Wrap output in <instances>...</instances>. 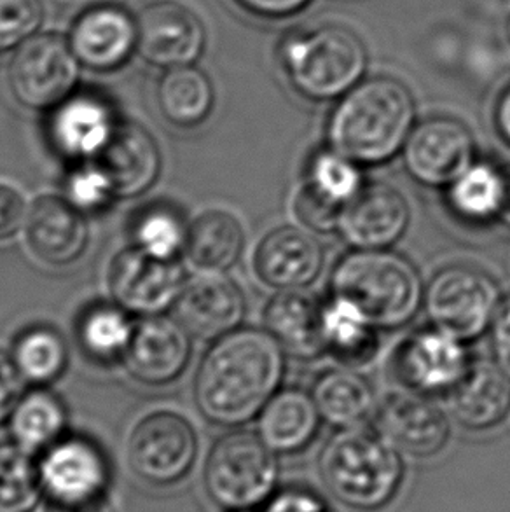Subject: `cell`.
<instances>
[{
    "label": "cell",
    "instance_id": "6da1fadb",
    "mask_svg": "<svg viewBox=\"0 0 510 512\" xmlns=\"http://www.w3.org/2000/svg\"><path fill=\"white\" fill-rule=\"evenodd\" d=\"M287 353L257 327H240L217 340L194 378V401L207 420L238 427L259 418L282 387Z\"/></svg>",
    "mask_w": 510,
    "mask_h": 512
},
{
    "label": "cell",
    "instance_id": "7a4b0ae2",
    "mask_svg": "<svg viewBox=\"0 0 510 512\" xmlns=\"http://www.w3.org/2000/svg\"><path fill=\"white\" fill-rule=\"evenodd\" d=\"M414 126L416 102L406 84L371 76L334 102L325 137L327 146L360 167H378L402 153Z\"/></svg>",
    "mask_w": 510,
    "mask_h": 512
},
{
    "label": "cell",
    "instance_id": "3957f363",
    "mask_svg": "<svg viewBox=\"0 0 510 512\" xmlns=\"http://www.w3.org/2000/svg\"><path fill=\"white\" fill-rule=\"evenodd\" d=\"M276 56L292 90L315 104L338 102L369 69L366 42L339 23L290 30L278 42Z\"/></svg>",
    "mask_w": 510,
    "mask_h": 512
},
{
    "label": "cell",
    "instance_id": "277c9868",
    "mask_svg": "<svg viewBox=\"0 0 510 512\" xmlns=\"http://www.w3.org/2000/svg\"><path fill=\"white\" fill-rule=\"evenodd\" d=\"M331 296L357 306L378 331H397L420 312L425 284L395 250H352L332 268Z\"/></svg>",
    "mask_w": 510,
    "mask_h": 512
},
{
    "label": "cell",
    "instance_id": "5b68a950",
    "mask_svg": "<svg viewBox=\"0 0 510 512\" xmlns=\"http://www.w3.org/2000/svg\"><path fill=\"white\" fill-rule=\"evenodd\" d=\"M318 469L332 497L357 511L388 506L404 478L400 451L366 425L338 430L325 443Z\"/></svg>",
    "mask_w": 510,
    "mask_h": 512
},
{
    "label": "cell",
    "instance_id": "8992f818",
    "mask_svg": "<svg viewBox=\"0 0 510 512\" xmlns=\"http://www.w3.org/2000/svg\"><path fill=\"white\" fill-rule=\"evenodd\" d=\"M278 476L275 451L250 430H235L217 439L205 464L208 497L229 512L266 506L276 493Z\"/></svg>",
    "mask_w": 510,
    "mask_h": 512
},
{
    "label": "cell",
    "instance_id": "52a82bcc",
    "mask_svg": "<svg viewBox=\"0 0 510 512\" xmlns=\"http://www.w3.org/2000/svg\"><path fill=\"white\" fill-rule=\"evenodd\" d=\"M502 301L490 273L469 264H451L425 285L423 308L432 326L470 343L490 331Z\"/></svg>",
    "mask_w": 510,
    "mask_h": 512
},
{
    "label": "cell",
    "instance_id": "ba28073f",
    "mask_svg": "<svg viewBox=\"0 0 510 512\" xmlns=\"http://www.w3.org/2000/svg\"><path fill=\"white\" fill-rule=\"evenodd\" d=\"M79 67L67 37L39 32L16 48L9 63V86L25 107L55 109L74 95Z\"/></svg>",
    "mask_w": 510,
    "mask_h": 512
},
{
    "label": "cell",
    "instance_id": "9c48e42d",
    "mask_svg": "<svg viewBox=\"0 0 510 512\" xmlns=\"http://www.w3.org/2000/svg\"><path fill=\"white\" fill-rule=\"evenodd\" d=\"M198 457L193 425L173 411L145 416L131 432L128 464L145 483L170 486L186 478Z\"/></svg>",
    "mask_w": 510,
    "mask_h": 512
},
{
    "label": "cell",
    "instance_id": "30bf717a",
    "mask_svg": "<svg viewBox=\"0 0 510 512\" xmlns=\"http://www.w3.org/2000/svg\"><path fill=\"white\" fill-rule=\"evenodd\" d=\"M400 156L414 182L430 189H448L474 165L476 140L460 119L432 116L416 123Z\"/></svg>",
    "mask_w": 510,
    "mask_h": 512
},
{
    "label": "cell",
    "instance_id": "8fae6325",
    "mask_svg": "<svg viewBox=\"0 0 510 512\" xmlns=\"http://www.w3.org/2000/svg\"><path fill=\"white\" fill-rule=\"evenodd\" d=\"M469 343L439 327L409 334L393 359L395 373L411 392L435 397L451 395L472 366Z\"/></svg>",
    "mask_w": 510,
    "mask_h": 512
},
{
    "label": "cell",
    "instance_id": "7c38bea8",
    "mask_svg": "<svg viewBox=\"0 0 510 512\" xmlns=\"http://www.w3.org/2000/svg\"><path fill=\"white\" fill-rule=\"evenodd\" d=\"M360 165L327 146L313 154L294 201L297 219L317 233L338 231L343 208L362 191Z\"/></svg>",
    "mask_w": 510,
    "mask_h": 512
},
{
    "label": "cell",
    "instance_id": "4fadbf2b",
    "mask_svg": "<svg viewBox=\"0 0 510 512\" xmlns=\"http://www.w3.org/2000/svg\"><path fill=\"white\" fill-rule=\"evenodd\" d=\"M138 55L145 62L175 69L194 65L207 46V30L200 16L173 0H159L137 14Z\"/></svg>",
    "mask_w": 510,
    "mask_h": 512
},
{
    "label": "cell",
    "instance_id": "5bb4252c",
    "mask_svg": "<svg viewBox=\"0 0 510 512\" xmlns=\"http://www.w3.org/2000/svg\"><path fill=\"white\" fill-rule=\"evenodd\" d=\"M109 285L123 310L151 317L175 305L184 275L175 259H159L130 247L112 261Z\"/></svg>",
    "mask_w": 510,
    "mask_h": 512
},
{
    "label": "cell",
    "instance_id": "9a60e30c",
    "mask_svg": "<svg viewBox=\"0 0 510 512\" xmlns=\"http://www.w3.org/2000/svg\"><path fill=\"white\" fill-rule=\"evenodd\" d=\"M411 224L404 194L383 182L362 187L341 212L338 233L353 250L392 249Z\"/></svg>",
    "mask_w": 510,
    "mask_h": 512
},
{
    "label": "cell",
    "instance_id": "2e32d148",
    "mask_svg": "<svg viewBox=\"0 0 510 512\" xmlns=\"http://www.w3.org/2000/svg\"><path fill=\"white\" fill-rule=\"evenodd\" d=\"M247 313L242 289L224 273L189 280L175 301V319L189 336L217 341L240 329Z\"/></svg>",
    "mask_w": 510,
    "mask_h": 512
},
{
    "label": "cell",
    "instance_id": "e0dca14e",
    "mask_svg": "<svg viewBox=\"0 0 510 512\" xmlns=\"http://www.w3.org/2000/svg\"><path fill=\"white\" fill-rule=\"evenodd\" d=\"M376 423L400 453L416 458L435 457L451 437L448 415L432 397L411 390L388 395L378 406Z\"/></svg>",
    "mask_w": 510,
    "mask_h": 512
},
{
    "label": "cell",
    "instance_id": "ac0fdd59",
    "mask_svg": "<svg viewBox=\"0 0 510 512\" xmlns=\"http://www.w3.org/2000/svg\"><path fill=\"white\" fill-rule=\"evenodd\" d=\"M67 39L83 67L112 72L125 67L137 51V16L114 4L88 7L72 23Z\"/></svg>",
    "mask_w": 510,
    "mask_h": 512
},
{
    "label": "cell",
    "instance_id": "d6986e66",
    "mask_svg": "<svg viewBox=\"0 0 510 512\" xmlns=\"http://www.w3.org/2000/svg\"><path fill=\"white\" fill-rule=\"evenodd\" d=\"M324 264V247L317 236L294 226L269 231L255 250L257 277L276 291L308 289L320 277Z\"/></svg>",
    "mask_w": 510,
    "mask_h": 512
},
{
    "label": "cell",
    "instance_id": "ffe728a7",
    "mask_svg": "<svg viewBox=\"0 0 510 512\" xmlns=\"http://www.w3.org/2000/svg\"><path fill=\"white\" fill-rule=\"evenodd\" d=\"M39 472L48 500L84 502L107 495L109 465L102 451L81 437L60 439L49 446Z\"/></svg>",
    "mask_w": 510,
    "mask_h": 512
},
{
    "label": "cell",
    "instance_id": "44dd1931",
    "mask_svg": "<svg viewBox=\"0 0 510 512\" xmlns=\"http://www.w3.org/2000/svg\"><path fill=\"white\" fill-rule=\"evenodd\" d=\"M126 366L138 381L165 385L184 373L191 357L189 333L177 319L151 315L133 327L126 348Z\"/></svg>",
    "mask_w": 510,
    "mask_h": 512
},
{
    "label": "cell",
    "instance_id": "7402d4cb",
    "mask_svg": "<svg viewBox=\"0 0 510 512\" xmlns=\"http://www.w3.org/2000/svg\"><path fill=\"white\" fill-rule=\"evenodd\" d=\"M98 167L111 180L114 194L133 198L158 179L161 154L151 133L137 123L116 126L111 140L97 156Z\"/></svg>",
    "mask_w": 510,
    "mask_h": 512
},
{
    "label": "cell",
    "instance_id": "603a6c76",
    "mask_svg": "<svg viewBox=\"0 0 510 512\" xmlns=\"http://www.w3.org/2000/svg\"><path fill=\"white\" fill-rule=\"evenodd\" d=\"M324 303L304 291H278L264 310V327L297 360H315L325 350Z\"/></svg>",
    "mask_w": 510,
    "mask_h": 512
},
{
    "label": "cell",
    "instance_id": "cb8c5ba5",
    "mask_svg": "<svg viewBox=\"0 0 510 512\" xmlns=\"http://www.w3.org/2000/svg\"><path fill=\"white\" fill-rule=\"evenodd\" d=\"M25 231L35 256L56 266L74 263L88 243L81 210L56 196H42L28 208Z\"/></svg>",
    "mask_w": 510,
    "mask_h": 512
},
{
    "label": "cell",
    "instance_id": "d4e9b609",
    "mask_svg": "<svg viewBox=\"0 0 510 512\" xmlns=\"http://www.w3.org/2000/svg\"><path fill=\"white\" fill-rule=\"evenodd\" d=\"M118 123L111 107L91 95H70L53 109L51 140L70 158H97L111 140Z\"/></svg>",
    "mask_w": 510,
    "mask_h": 512
},
{
    "label": "cell",
    "instance_id": "484cf974",
    "mask_svg": "<svg viewBox=\"0 0 510 512\" xmlns=\"http://www.w3.org/2000/svg\"><path fill=\"white\" fill-rule=\"evenodd\" d=\"M449 397L462 427L476 432L495 429L510 413V376L497 362H472Z\"/></svg>",
    "mask_w": 510,
    "mask_h": 512
},
{
    "label": "cell",
    "instance_id": "4316f807",
    "mask_svg": "<svg viewBox=\"0 0 510 512\" xmlns=\"http://www.w3.org/2000/svg\"><path fill=\"white\" fill-rule=\"evenodd\" d=\"M257 420V434L276 455H294L315 441L322 416L311 394L290 387L280 388Z\"/></svg>",
    "mask_w": 510,
    "mask_h": 512
},
{
    "label": "cell",
    "instance_id": "83f0119b",
    "mask_svg": "<svg viewBox=\"0 0 510 512\" xmlns=\"http://www.w3.org/2000/svg\"><path fill=\"white\" fill-rule=\"evenodd\" d=\"M311 397L322 420L339 430L364 427L378 411L371 383L352 367H334L318 374Z\"/></svg>",
    "mask_w": 510,
    "mask_h": 512
},
{
    "label": "cell",
    "instance_id": "f1b7e54d",
    "mask_svg": "<svg viewBox=\"0 0 510 512\" xmlns=\"http://www.w3.org/2000/svg\"><path fill=\"white\" fill-rule=\"evenodd\" d=\"M505 168L476 160L446 189V203L455 217L469 224L498 222L505 203Z\"/></svg>",
    "mask_w": 510,
    "mask_h": 512
},
{
    "label": "cell",
    "instance_id": "f546056e",
    "mask_svg": "<svg viewBox=\"0 0 510 512\" xmlns=\"http://www.w3.org/2000/svg\"><path fill=\"white\" fill-rule=\"evenodd\" d=\"M245 249V231L235 215L224 210L201 214L187 231V257L205 273L233 268Z\"/></svg>",
    "mask_w": 510,
    "mask_h": 512
},
{
    "label": "cell",
    "instance_id": "4dcf8cb0",
    "mask_svg": "<svg viewBox=\"0 0 510 512\" xmlns=\"http://www.w3.org/2000/svg\"><path fill=\"white\" fill-rule=\"evenodd\" d=\"M322 326L325 350L346 367L366 366L380 348L378 329L346 299L331 296L324 303Z\"/></svg>",
    "mask_w": 510,
    "mask_h": 512
},
{
    "label": "cell",
    "instance_id": "1f68e13d",
    "mask_svg": "<svg viewBox=\"0 0 510 512\" xmlns=\"http://www.w3.org/2000/svg\"><path fill=\"white\" fill-rule=\"evenodd\" d=\"M158 105L172 125L193 128L214 111V84L194 65L165 70L159 81Z\"/></svg>",
    "mask_w": 510,
    "mask_h": 512
},
{
    "label": "cell",
    "instance_id": "d6a6232c",
    "mask_svg": "<svg viewBox=\"0 0 510 512\" xmlns=\"http://www.w3.org/2000/svg\"><path fill=\"white\" fill-rule=\"evenodd\" d=\"M65 409L55 395L35 390L20 399L11 415V434L23 450H42L60 441Z\"/></svg>",
    "mask_w": 510,
    "mask_h": 512
},
{
    "label": "cell",
    "instance_id": "836d02e7",
    "mask_svg": "<svg viewBox=\"0 0 510 512\" xmlns=\"http://www.w3.org/2000/svg\"><path fill=\"white\" fill-rule=\"evenodd\" d=\"M42 492L41 472L27 451L0 444V512H30Z\"/></svg>",
    "mask_w": 510,
    "mask_h": 512
},
{
    "label": "cell",
    "instance_id": "e575fe53",
    "mask_svg": "<svg viewBox=\"0 0 510 512\" xmlns=\"http://www.w3.org/2000/svg\"><path fill=\"white\" fill-rule=\"evenodd\" d=\"M13 360L23 378L34 383H48L63 373L67 364V346L53 329L35 327L16 343Z\"/></svg>",
    "mask_w": 510,
    "mask_h": 512
},
{
    "label": "cell",
    "instance_id": "d590c367",
    "mask_svg": "<svg viewBox=\"0 0 510 512\" xmlns=\"http://www.w3.org/2000/svg\"><path fill=\"white\" fill-rule=\"evenodd\" d=\"M126 310L116 306H95L84 315L79 327L81 345L97 359H114L125 355L133 327Z\"/></svg>",
    "mask_w": 510,
    "mask_h": 512
},
{
    "label": "cell",
    "instance_id": "8d00e7d4",
    "mask_svg": "<svg viewBox=\"0 0 510 512\" xmlns=\"http://www.w3.org/2000/svg\"><path fill=\"white\" fill-rule=\"evenodd\" d=\"M187 231L189 228L172 208L152 207L135 222V247L159 259H175L180 250L186 249Z\"/></svg>",
    "mask_w": 510,
    "mask_h": 512
},
{
    "label": "cell",
    "instance_id": "74e56055",
    "mask_svg": "<svg viewBox=\"0 0 510 512\" xmlns=\"http://www.w3.org/2000/svg\"><path fill=\"white\" fill-rule=\"evenodd\" d=\"M42 23V0H0V53L20 48L39 34Z\"/></svg>",
    "mask_w": 510,
    "mask_h": 512
},
{
    "label": "cell",
    "instance_id": "f35d334b",
    "mask_svg": "<svg viewBox=\"0 0 510 512\" xmlns=\"http://www.w3.org/2000/svg\"><path fill=\"white\" fill-rule=\"evenodd\" d=\"M67 193L70 203L79 210H100L116 196L111 180L98 165L72 173Z\"/></svg>",
    "mask_w": 510,
    "mask_h": 512
},
{
    "label": "cell",
    "instance_id": "ab89813d",
    "mask_svg": "<svg viewBox=\"0 0 510 512\" xmlns=\"http://www.w3.org/2000/svg\"><path fill=\"white\" fill-rule=\"evenodd\" d=\"M28 208L18 189L0 184V242L13 238L25 228Z\"/></svg>",
    "mask_w": 510,
    "mask_h": 512
},
{
    "label": "cell",
    "instance_id": "60d3db41",
    "mask_svg": "<svg viewBox=\"0 0 510 512\" xmlns=\"http://www.w3.org/2000/svg\"><path fill=\"white\" fill-rule=\"evenodd\" d=\"M264 512H332L320 495L306 488H285L276 492Z\"/></svg>",
    "mask_w": 510,
    "mask_h": 512
},
{
    "label": "cell",
    "instance_id": "b9f144b4",
    "mask_svg": "<svg viewBox=\"0 0 510 512\" xmlns=\"http://www.w3.org/2000/svg\"><path fill=\"white\" fill-rule=\"evenodd\" d=\"M313 0H235L236 6L254 18L283 21L304 13Z\"/></svg>",
    "mask_w": 510,
    "mask_h": 512
},
{
    "label": "cell",
    "instance_id": "7bdbcfd3",
    "mask_svg": "<svg viewBox=\"0 0 510 512\" xmlns=\"http://www.w3.org/2000/svg\"><path fill=\"white\" fill-rule=\"evenodd\" d=\"M21 374L14 360L0 352V423L11 418L20 402Z\"/></svg>",
    "mask_w": 510,
    "mask_h": 512
},
{
    "label": "cell",
    "instance_id": "ee69618b",
    "mask_svg": "<svg viewBox=\"0 0 510 512\" xmlns=\"http://www.w3.org/2000/svg\"><path fill=\"white\" fill-rule=\"evenodd\" d=\"M491 350L495 362L510 376V296L500 305L491 326Z\"/></svg>",
    "mask_w": 510,
    "mask_h": 512
},
{
    "label": "cell",
    "instance_id": "f6af8a7d",
    "mask_svg": "<svg viewBox=\"0 0 510 512\" xmlns=\"http://www.w3.org/2000/svg\"><path fill=\"white\" fill-rule=\"evenodd\" d=\"M44 512H116L111 500L105 495L100 499L84 500V502H56L48 500Z\"/></svg>",
    "mask_w": 510,
    "mask_h": 512
},
{
    "label": "cell",
    "instance_id": "bcb514c9",
    "mask_svg": "<svg viewBox=\"0 0 510 512\" xmlns=\"http://www.w3.org/2000/svg\"><path fill=\"white\" fill-rule=\"evenodd\" d=\"M493 119H495L498 137L504 140L507 147H510V83L498 95Z\"/></svg>",
    "mask_w": 510,
    "mask_h": 512
},
{
    "label": "cell",
    "instance_id": "7dc6e473",
    "mask_svg": "<svg viewBox=\"0 0 510 512\" xmlns=\"http://www.w3.org/2000/svg\"><path fill=\"white\" fill-rule=\"evenodd\" d=\"M505 168V203L504 210H502V215H500V219L498 222L500 224H504L505 228H510V165H504Z\"/></svg>",
    "mask_w": 510,
    "mask_h": 512
},
{
    "label": "cell",
    "instance_id": "c3c4849f",
    "mask_svg": "<svg viewBox=\"0 0 510 512\" xmlns=\"http://www.w3.org/2000/svg\"><path fill=\"white\" fill-rule=\"evenodd\" d=\"M504 35H505V41H507V44H509V48H510V13L507 14V18H505Z\"/></svg>",
    "mask_w": 510,
    "mask_h": 512
}]
</instances>
